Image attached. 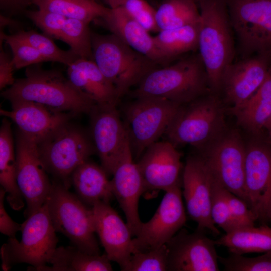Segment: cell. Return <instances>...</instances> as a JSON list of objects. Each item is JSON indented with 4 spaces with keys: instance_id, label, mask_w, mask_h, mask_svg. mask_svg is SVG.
Masks as SVG:
<instances>
[{
    "instance_id": "obj_30",
    "label": "cell",
    "mask_w": 271,
    "mask_h": 271,
    "mask_svg": "<svg viewBox=\"0 0 271 271\" xmlns=\"http://www.w3.org/2000/svg\"><path fill=\"white\" fill-rule=\"evenodd\" d=\"M198 22L160 30L153 37L158 51L168 65L181 55L198 49Z\"/></svg>"
},
{
    "instance_id": "obj_23",
    "label": "cell",
    "mask_w": 271,
    "mask_h": 271,
    "mask_svg": "<svg viewBox=\"0 0 271 271\" xmlns=\"http://www.w3.org/2000/svg\"><path fill=\"white\" fill-rule=\"evenodd\" d=\"M94 21L108 29L134 50L160 66L168 65L158 51L153 37L121 7L110 8L107 15Z\"/></svg>"
},
{
    "instance_id": "obj_20",
    "label": "cell",
    "mask_w": 271,
    "mask_h": 271,
    "mask_svg": "<svg viewBox=\"0 0 271 271\" xmlns=\"http://www.w3.org/2000/svg\"><path fill=\"white\" fill-rule=\"evenodd\" d=\"M96 233L105 254L125 271L134 252L129 227L109 203L99 202L92 207Z\"/></svg>"
},
{
    "instance_id": "obj_26",
    "label": "cell",
    "mask_w": 271,
    "mask_h": 271,
    "mask_svg": "<svg viewBox=\"0 0 271 271\" xmlns=\"http://www.w3.org/2000/svg\"><path fill=\"white\" fill-rule=\"evenodd\" d=\"M16 167L11 123L4 119L0 128V184L7 194L10 206L19 210L24 207L25 200L17 183Z\"/></svg>"
},
{
    "instance_id": "obj_27",
    "label": "cell",
    "mask_w": 271,
    "mask_h": 271,
    "mask_svg": "<svg viewBox=\"0 0 271 271\" xmlns=\"http://www.w3.org/2000/svg\"><path fill=\"white\" fill-rule=\"evenodd\" d=\"M106 254L87 253L75 246L57 247L48 264L38 271H111L113 268Z\"/></svg>"
},
{
    "instance_id": "obj_42",
    "label": "cell",
    "mask_w": 271,
    "mask_h": 271,
    "mask_svg": "<svg viewBox=\"0 0 271 271\" xmlns=\"http://www.w3.org/2000/svg\"><path fill=\"white\" fill-rule=\"evenodd\" d=\"M6 192L2 187L0 189V232L9 238H15L16 233L21 231L23 223L14 221L8 214L4 207V198Z\"/></svg>"
},
{
    "instance_id": "obj_48",
    "label": "cell",
    "mask_w": 271,
    "mask_h": 271,
    "mask_svg": "<svg viewBox=\"0 0 271 271\" xmlns=\"http://www.w3.org/2000/svg\"><path fill=\"white\" fill-rule=\"evenodd\" d=\"M269 222H271V217H270V221H269Z\"/></svg>"
},
{
    "instance_id": "obj_44",
    "label": "cell",
    "mask_w": 271,
    "mask_h": 271,
    "mask_svg": "<svg viewBox=\"0 0 271 271\" xmlns=\"http://www.w3.org/2000/svg\"><path fill=\"white\" fill-rule=\"evenodd\" d=\"M31 4L33 0H0L1 9L11 12L23 10Z\"/></svg>"
},
{
    "instance_id": "obj_1",
    "label": "cell",
    "mask_w": 271,
    "mask_h": 271,
    "mask_svg": "<svg viewBox=\"0 0 271 271\" xmlns=\"http://www.w3.org/2000/svg\"><path fill=\"white\" fill-rule=\"evenodd\" d=\"M41 64L26 67L25 77L16 79L1 95L10 102L30 101L75 115L89 114L96 104L82 94L60 71L45 70Z\"/></svg>"
},
{
    "instance_id": "obj_9",
    "label": "cell",
    "mask_w": 271,
    "mask_h": 271,
    "mask_svg": "<svg viewBox=\"0 0 271 271\" xmlns=\"http://www.w3.org/2000/svg\"><path fill=\"white\" fill-rule=\"evenodd\" d=\"M181 105L153 97H137L124 109L125 126L133 157L165 134Z\"/></svg>"
},
{
    "instance_id": "obj_19",
    "label": "cell",
    "mask_w": 271,
    "mask_h": 271,
    "mask_svg": "<svg viewBox=\"0 0 271 271\" xmlns=\"http://www.w3.org/2000/svg\"><path fill=\"white\" fill-rule=\"evenodd\" d=\"M111 180L114 198L123 211L132 236H135L142 222L139 210L140 196L144 194L142 176L133 161L129 141L126 142L113 170Z\"/></svg>"
},
{
    "instance_id": "obj_6",
    "label": "cell",
    "mask_w": 271,
    "mask_h": 271,
    "mask_svg": "<svg viewBox=\"0 0 271 271\" xmlns=\"http://www.w3.org/2000/svg\"><path fill=\"white\" fill-rule=\"evenodd\" d=\"M46 201L56 232L63 234L82 251L99 255L92 208L58 181L52 182Z\"/></svg>"
},
{
    "instance_id": "obj_40",
    "label": "cell",
    "mask_w": 271,
    "mask_h": 271,
    "mask_svg": "<svg viewBox=\"0 0 271 271\" xmlns=\"http://www.w3.org/2000/svg\"><path fill=\"white\" fill-rule=\"evenodd\" d=\"M119 7L148 31H159L155 19L156 10L145 0H123Z\"/></svg>"
},
{
    "instance_id": "obj_3",
    "label": "cell",
    "mask_w": 271,
    "mask_h": 271,
    "mask_svg": "<svg viewBox=\"0 0 271 271\" xmlns=\"http://www.w3.org/2000/svg\"><path fill=\"white\" fill-rule=\"evenodd\" d=\"M136 86L132 93L133 98L158 97L180 105L203 96L210 90L199 53L153 69Z\"/></svg>"
},
{
    "instance_id": "obj_38",
    "label": "cell",
    "mask_w": 271,
    "mask_h": 271,
    "mask_svg": "<svg viewBox=\"0 0 271 271\" xmlns=\"http://www.w3.org/2000/svg\"><path fill=\"white\" fill-rule=\"evenodd\" d=\"M218 259L227 271H271V251L253 257L231 253Z\"/></svg>"
},
{
    "instance_id": "obj_45",
    "label": "cell",
    "mask_w": 271,
    "mask_h": 271,
    "mask_svg": "<svg viewBox=\"0 0 271 271\" xmlns=\"http://www.w3.org/2000/svg\"><path fill=\"white\" fill-rule=\"evenodd\" d=\"M19 23L16 20L10 17H6L2 14L0 15V26L1 28L9 26L11 27H18Z\"/></svg>"
},
{
    "instance_id": "obj_13",
    "label": "cell",
    "mask_w": 271,
    "mask_h": 271,
    "mask_svg": "<svg viewBox=\"0 0 271 271\" xmlns=\"http://www.w3.org/2000/svg\"><path fill=\"white\" fill-rule=\"evenodd\" d=\"M181 183L166 190L152 217L142 222L132 239L134 253L166 244L185 225L186 216Z\"/></svg>"
},
{
    "instance_id": "obj_39",
    "label": "cell",
    "mask_w": 271,
    "mask_h": 271,
    "mask_svg": "<svg viewBox=\"0 0 271 271\" xmlns=\"http://www.w3.org/2000/svg\"><path fill=\"white\" fill-rule=\"evenodd\" d=\"M26 16L46 35L60 40L65 21V17L50 11L38 9L25 11Z\"/></svg>"
},
{
    "instance_id": "obj_18",
    "label": "cell",
    "mask_w": 271,
    "mask_h": 271,
    "mask_svg": "<svg viewBox=\"0 0 271 271\" xmlns=\"http://www.w3.org/2000/svg\"><path fill=\"white\" fill-rule=\"evenodd\" d=\"M89 114L92 137L101 166L108 175H112L129 140L125 126L116 106L95 105Z\"/></svg>"
},
{
    "instance_id": "obj_14",
    "label": "cell",
    "mask_w": 271,
    "mask_h": 271,
    "mask_svg": "<svg viewBox=\"0 0 271 271\" xmlns=\"http://www.w3.org/2000/svg\"><path fill=\"white\" fill-rule=\"evenodd\" d=\"M245 191L247 204L263 224L271 217V146L260 140L246 146Z\"/></svg>"
},
{
    "instance_id": "obj_29",
    "label": "cell",
    "mask_w": 271,
    "mask_h": 271,
    "mask_svg": "<svg viewBox=\"0 0 271 271\" xmlns=\"http://www.w3.org/2000/svg\"><path fill=\"white\" fill-rule=\"evenodd\" d=\"M230 253L243 255L271 251V227L263 224L238 228L215 240Z\"/></svg>"
},
{
    "instance_id": "obj_2",
    "label": "cell",
    "mask_w": 271,
    "mask_h": 271,
    "mask_svg": "<svg viewBox=\"0 0 271 271\" xmlns=\"http://www.w3.org/2000/svg\"><path fill=\"white\" fill-rule=\"evenodd\" d=\"M198 49L209 89L221 90L224 74L234 62V33L225 0H199Z\"/></svg>"
},
{
    "instance_id": "obj_24",
    "label": "cell",
    "mask_w": 271,
    "mask_h": 271,
    "mask_svg": "<svg viewBox=\"0 0 271 271\" xmlns=\"http://www.w3.org/2000/svg\"><path fill=\"white\" fill-rule=\"evenodd\" d=\"M68 79L84 96L100 106H116L120 99L113 85L92 60L78 58L67 66Z\"/></svg>"
},
{
    "instance_id": "obj_33",
    "label": "cell",
    "mask_w": 271,
    "mask_h": 271,
    "mask_svg": "<svg viewBox=\"0 0 271 271\" xmlns=\"http://www.w3.org/2000/svg\"><path fill=\"white\" fill-rule=\"evenodd\" d=\"M89 23L76 19L67 18L60 40L80 58L93 60L91 32Z\"/></svg>"
},
{
    "instance_id": "obj_37",
    "label": "cell",
    "mask_w": 271,
    "mask_h": 271,
    "mask_svg": "<svg viewBox=\"0 0 271 271\" xmlns=\"http://www.w3.org/2000/svg\"><path fill=\"white\" fill-rule=\"evenodd\" d=\"M168 252L166 244L146 251L133 253L125 271H166Z\"/></svg>"
},
{
    "instance_id": "obj_36",
    "label": "cell",
    "mask_w": 271,
    "mask_h": 271,
    "mask_svg": "<svg viewBox=\"0 0 271 271\" xmlns=\"http://www.w3.org/2000/svg\"><path fill=\"white\" fill-rule=\"evenodd\" d=\"M3 41L6 43L12 50L13 54L12 60L15 69L48 62L42 55L27 42L14 34L6 35L1 29V45Z\"/></svg>"
},
{
    "instance_id": "obj_8",
    "label": "cell",
    "mask_w": 271,
    "mask_h": 271,
    "mask_svg": "<svg viewBox=\"0 0 271 271\" xmlns=\"http://www.w3.org/2000/svg\"><path fill=\"white\" fill-rule=\"evenodd\" d=\"M241 58L262 56L271 63V0H225Z\"/></svg>"
},
{
    "instance_id": "obj_28",
    "label": "cell",
    "mask_w": 271,
    "mask_h": 271,
    "mask_svg": "<svg viewBox=\"0 0 271 271\" xmlns=\"http://www.w3.org/2000/svg\"><path fill=\"white\" fill-rule=\"evenodd\" d=\"M233 109L241 126L254 134L260 132L271 115V70L257 90Z\"/></svg>"
},
{
    "instance_id": "obj_31",
    "label": "cell",
    "mask_w": 271,
    "mask_h": 271,
    "mask_svg": "<svg viewBox=\"0 0 271 271\" xmlns=\"http://www.w3.org/2000/svg\"><path fill=\"white\" fill-rule=\"evenodd\" d=\"M39 9L90 23L107 15L110 8L95 0H33Z\"/></svg>"
},
{
    "instance_id": "obj_15",
    "label": "cell",
    "mask_w": 271,
    "mask_h": 271,
    "mask_svg": "<svg viewBox=\"0 0 271 271\" xmlns=\"http://www.w3.org/2000/svg\"><path fill=\"white\" fill-rule=\"evenodd\" d=\"M213 176L202 158L198 154L188 157L183 177L182 195L190 217L197 224V229H208L219 234L211 217Z\"/></svg>"
},
{
    "instance_id": "obj_17",
    "label": "cell",
    "mask_w": 271,
    "mask_h": 271,
    "mask_svg": "<svg viewBox=\"0 0 271 271\" xmlns=\"http://www.w3.org/2000/svg\"><path fill=\"white\" fill-rule=\"evenodd\" d=\"M141 173L144 194L166 190L180 182L181 155L170 141H156L148 146L137 163Z\"/></svg>"
},
{
    "instance_id": "obj_32",
    "label": "cell",
    "mask_w": 271,
    "mask_h": 271,
    "mask_svg": "<svg viewBox=\"0 0 271 271\" xmlns=\"http://www.w3.org/2000/svg\"><path fill=\"white\" fill-rule=\"evenodd\" d=\"M199 18L200 10L196 0H164L155 13L159 31L197 23Z\"/></svg>"
},
{
    "instance_id": "obj_35",
    "label": "cell",
    "mask_w": 271,
    "mask_h": 271,
    "mask_svg": "<svg viewBox=\"0 0 271 271\" xmlns=\"http://www.w3.org/2000/svg\"><path fill=\"white\" fill-rule=\"evenodd\" d=\"M212 176L210 211L211 219L214 223L221 228L225 233H229L238 228L230 212L225 195L226 189L213 174Z\"/></svg>"
},
{
    "instance_id": "obj_34",
    "label": "cell",
    "mask_w": 271,
    "mask_h": 271,
    "mask_svg": "<svg viewBox=\"0 0 271 271\" xmlns=\"http://www.w3.org/2000/svg\"><path fill=\"white\" fill-rule=\"evenodd\" d=\"M14 34L36 49L48 62H59L67 66L80 58L70 49L65 51L59 48L51 37L44 34L32 30H19Z\"/></svg>"
},
{
    "instance_id": "obj_12",
    "label": "cell",
    "mask_w": 271,
    "mask_h": 271,
    "mask_svg": "<svg viewBox=\"0 0 271 271\" xmlns=\"http://www.w3.org/2000/svg\"><path fill=\"white\" fill-rule=\"evenodd\" d=\"M16 177L26 203L24 214L28 218L45 203L52 183L41 159L38 143L20 131L16 137Z\"/></svg>"
},
{
    "instance_id": "obj_49",
    "label": "cell",
    "mask_w": 271,
    "mask_h": 271,
    "mask_svg": "<svg viewBox=\"0 0 271 271\" xmlns=\"http://www.w3.org/2000/svg\"><path fill=\"white\" fill-rule=\"evenodd\" d=\"M196 1L198 2V1H199V0H196Z\"/></svg>"
},
{
    "instance_id": "obj_7",
    "label": "cell",
    "mask_w": 271,
    "mask_h": 271,
    "mask_svg": "<svg viewBox=\"0 0 271 271\" xmlns=\"http://www.w3.org/2000/svg\"><path fill=\"white\" fill-rule=\"evenodd\" d=\"M221 105L213 96H202L181 105L165 134L175 147L188 144L204 148L223 133Z\"/></svg>"
},
{
    "instance_id": "obj_4",
    "label": "cell",
    "mask_w": 271,
    "mask_h": 271,
    "mask_svg": "<svg viewBox=\"0 0 271 271\" xmlns=\"http://www.w3.org/2000/svg\"><path fill=\"white\" fill-rule=\"evenodd\" d=\"M93 60L120 98L150 71L161 67L116 35L91 32Z\"/></svg>"
},
{
    "instance_id": "obj_46",
    "label": "cell",
    "mask_w": 271,
    "mask_h": 271,
    "mask_svg": "<svg viewBox=\"0 0 271 271\" xmlns=\"http://www.w3.org/2000/svg\"><path fill=\"white\" fill-rule=\"evenodd\" d=\"M111 8H114L120 6L123 0H104Z\"/></svg>"
},
{
    "instance_id": "obj_43",
    "label": "cell",
    "mask_w": 271,
    "mask_h": 271,
    "mask_svg": "<svg viewBox=\"0 0 271 271\" xmlns=\"http://www.w3.org/2000/svg\"><path fill=\"white\" fill-rule=\"evenodd\" d=\"M15 69L12 59L1 46L0 51V89L12 86L15 82L13 71Z\"/></svg>"
},
{
    "instance_id": "obj_5",
    "label": "cell",
    "mask_w": 271,
    "mask_h": 271,
    "mask_svg": "<svg viewBox=\"0 0 271 271\" xmlns=\"http://www.w3.org/2000/svg\"><path fill=\"white\" fill-rule=\"evenodd\" d=\"M20 241L9 238L0 249L1 267L8 271L15 265L27 263L28 270L47 265L57 248L58 239L49 215L47 201L23 223Z\"/></svg>"
},
{
    "instance_id": "obj_25",
    "label": "cell",
    "mask_w": 271,
    "mask_h": 271,
    "mask_svg": "<svg viewBox=\"0 0 271 271\" xmlns=\"http://www.w3.org/2000/svg\"><path fill=\"white\" fill-rule=\"evenodd\" d=\"M108 175L101 166L87 160L73 172L71 185L78 197L89 207L99 202L110 203L114 197Z\"/></svg>"
},
{
    "instance_id": "obj_16",
    "label": "cell",
    "mask_w": 271,
    "mask_h": 271,
    "mask_svg": "<svg viewBox=\"0 0 271 271\" xmlns=\"http://www.w3.org/2000/svg\"><path fill=\"white\" fill-rule=\"evenodd\" d=\"M197 229L181 228L166 244L167 271H218L215 240Z\"/></svg>"
},
{
    "instance_id": "obj_41",
    "label": "cell",
    "mask_w": 271,
    "mask_h": 271,
    "mask_svg": "<svg viewBox=\"0 0 271 271\" xmlns=\"http://www.w3.org/2000/svg\"><path fill=\"white\" fill-rule=\"evenodd\" d=\"M225 195L233 220L238 228L255 226L257 218L247 203L225 189Z\"/></svg>"
},
{
    "instance_id": "obj_11",
    "label": "cell",
    "mask_w": 271,
    "mask_h": 271,
    "mask_svg": "<svg viewBox=\"0 0 271 271\" xmlns=\"http://www.w3.org/2000/svg\"><path fill=\"white\" fill-rule=\"evenodd\" d=\"M198 154L227 190L247 203L245 191L246 146L238 133H223Z\"/></svg>"
},
{
    "instance_id": "obj_22",
    "label": "cell",
    "mask_w": 271,
    "mask_h": 271,
    "mask_svg": "<svg viewBox=\"0 0 271 271\" xmlns=\"http://www.w3.org/2000/svg\"><path fill=\"white\" fill-rule=\"evenodd\" d=\"M10 102L12 110L1 109V115L11 119L19 131L37 143L69 123L75 115L70 112L54 110L33 101L17 100Z\"/></svg>"
},
{
    "instance_id": "obj_10",
    "label": "cell",
    "mask_w": 271,
    "mask_h": 271,
    "mask_svg": "<svg viewBox=\"0 0 271 271\" xmlns=\"http://www.w3.org/2000/svg\"><path fill=\"white\" fill-rule=\"evenodd\" d=\"M48 173L69 189L74 170L88 160L93 146L86 134L69 123L38 143Z\"/></svg>"
},
{
    "instance_id": "obj_21",
    "label": "cell",
    "mask_w": 271,
    "mask_h": 271,
    "mask_svg": "<svg viewBox=\"0 0 271 271\" xmlns=\"http://www.w3.org/2000/svg\"><path fill=\"white\" fill-rule=\"evenodd\" d=\"M271 63L258 55L241 58L226 70L221 88L227 100L237 108L247 100L263 83Z\"/></svg>"
},
{
    "instance_id": "obj_47",
    "label": "cell",
    "mask_w": 271,
    "mask_h": 271,
    "mask_svg": "<svg viewBox=\"0 0 271 271\" xmlns=\"http://www.w3.org/2000/svg\"><path fill=\"white\" fill-rule=\"evenodd\" d=\"M264 128L267 130L269 137L271 139V115L266 121Z\"/></svg>"
}]
</instances>
